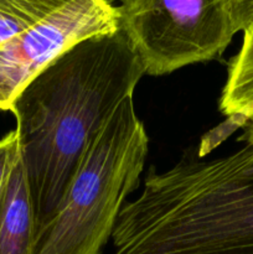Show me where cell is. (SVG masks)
<instances>
[{"mask_svg": "<svg viewBox=\"0 0 253 254\" xmlns=\"http://www.w3.org/2000/svg\"><path fill=\"white\" fill-rule=\"evenodd\" d=\"M145 74L121 29L74 45L24 87L16 118L36 231L49 221L86 151L112 112Z\"/></svg>", "mask_w": 253, "mask_h": 254, "instance_id": "6da1fadb", "label": "cell"}, {"mask_svg": "<svg viewBox=\"0 0 253 254\" xmlns=\"http://www.w3.org/2000/svg\"><path fill=\"white\" fill-rule=\"evenodd\" d=\"M112 241L113 254H253V145L150 170Z\"/></svg>", "mask_w": 253, "mask_h": 254, "instance_id": "7a4b0ae2", "label": "cell"}, {"mask_svg": "<svg viewBox=\"0 0 253 254\" xmlns=\"http://www.w3.org/2000/svg\"><path fill=\"white\" fill-rule=\"evenodd\" d=\"M148 150L145 127L128 97L88 143L56 210L36 231L31 254H103Z\"/></svg>", "mask_w": 253, "mask_h": 254, "instance_id": "3957f363", "label": "cell"}, {"mask_svg": "<svg viewBox=\"0 0 253 254\" xmlns=\"http://www.w3.org/2000/svg\"><path fill=\"white\" fill-rule=\"evenodd\" d=\"M117 7L149 76L218 59L236 34L232 0H122Z\"/></svg>", "mask_w": 253, "mask_h": 254, "instance_id": "277c9868", "label": "cell"}, {"mask_svg": "<svg viewBox=\"0 0 253 254\" xmlns=\"http://www.w3.org/2000/svg\"><path fill=\"white\" fill-rule=\"evenodd\" d=\"M119 29L118 7L106 0H69L0 45V111H10L24 87L83 40Z\"/></svg>", "mask_w": 253, "mask_h": 254, "instance_id": "5b68a950", "label": "cell"}, {"mask_svg": "<svg viewBox=\"0 0 253 254\" xmlns=\"http://www.w3.org/2000/svg\"><path fill=\"white\" fill-rule=\"evenodd\" d=\"M35 236L34 203L19 144L0 198V254H31Z\"/></svg>", "mask_w": 253, "mask_h": 254, "instance_id": "8992f818", "label": "cell"}, {"mask_svg": "<svg viewBox=\"0 0 253 254\" xmlns=\"http://www.w3.org/2000/svg\"><path fill=\"white\" fill-rule=\"evenodd\" d=\"M220 111L228 118L237 117L246 122L242 140L253 145V27L243 31L242 46L228 64Z\"/></svg>", "mask_w": 253, "mask_h": 254, "instance_id": "52a82bcc", "label": "cell"}, {"mask_svg": "<svg viewBox=\"0 0 253 254\" xmlns=\"http://www.w3.org/2000/svg\"><path fill=\"white\" fill-rule=\"evenodd\" d=\"M69 0H0V45L36 24Z\"/></svg>", "mask_w": 253, "mask_h": 254, "instance_id": "ba28073f", "label": "cell"}, {"mask_svg": "<svg viewBox=\"0 0 253 254\" xmlns=\"http://www.w3.org/2000/svg\"><path fill=\"white\" fill-rule=\"evenodd\" d=\"M17 146H19V134L16 130L10 131L4 138L0 139V198L4 192L10 166Z\"/></svg>", "mask_w": 253, "mask_h": 254, "instance_id": "9c48e42d", "label": "cell"}, {"mask_svg": "<svg viewBox=\"0 0 253 254\" xmlns=\"http://www.w3.org/2000/svg\"><path fill=\"white\" fill-rule=\"evenodd\" d=\"M232 21L236 32L253 27V0H232Z\"/></svg>", "mask_w": 253, "mask_h": 254, "instance_id": "30bf717a", "label": "cell"}, {"mask_svg": "<svg viewBox=\"0 0 253 254\" xmlns=\"http://www.w3.org/2000/svg\"><path fill=\"white\" fill-rule=\"evenodd\" d=\"M107 2H109V4H114L116 1H122V0H106Z\"/></svg>", "mask_w": 253, "mask_h": 254, "instance_id": "8fae6325", "label": "cell"}]
</instances>
